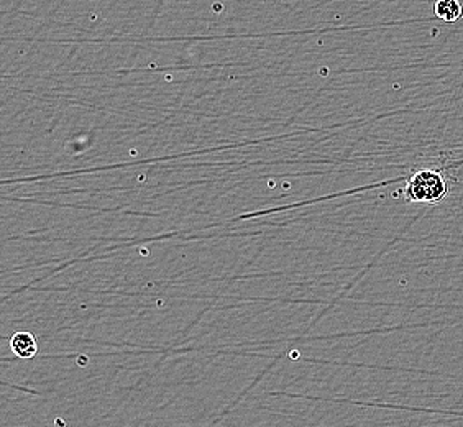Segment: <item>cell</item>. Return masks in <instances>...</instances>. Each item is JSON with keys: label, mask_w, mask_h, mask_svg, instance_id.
<instances>
[{"label": "cell", "mask_w": 463, "mask_h": 427, "mask_svg": "<svg viewBox=\"0 0 463 427\" xmlns=\"http://www.w3.org/2000/svg\"><path fill=\"white\" fill-rule=\"evenodd\" d=\"M449 194L445 177L434 168H422L406 180L404 196L408 202L417 204H437Z\"/></svg>", "instance_id": "1"}, {"label": "cell", "mask_w": 463, "mask_h": 427, "mask_svg": "<svg viewBox=\"0 0 463 427\" xmlns=\"http://www.w3.org/2000/svg\"><path fill=\"white\" fill-rule=\"evenodd\" d=\"M434 15L444 22L454 23L463 17V5L457 0H439L434 4Z\"/></svg>", "instance_id": "3"}, {"label": "cell", "mask_w": 463, "mask_h": 427, "mask_svg": "<svg viewBox=\"0 0 463 427\" xmlns=\"http://www.w3.org/2000/svg\"><path fill=\"white\" fill-rule=\"evenodd\" d=\"M10 349L18 358L28 360L38 353L37 337L30 332H17L10 339Z\"/></svg>", "instance_id": "2"}]
</instances>
